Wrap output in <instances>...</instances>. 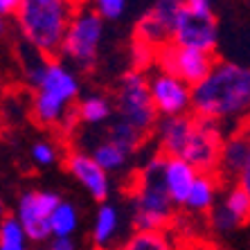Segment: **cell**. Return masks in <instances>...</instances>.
Segmentation results:
<instances>
[{
    "mask_svg": "<svg viewBox=\"0 0 250 250\" xmlns=\"http://www.w3.org/2000/svg\"><path fill=\"white\" fill-rule=\"evenodd\" d=\"M131 221L135 232H167L174 208L163 183V156L156 153L131 178Z\"/></svg>",
    "mask_w": 250,
    "mask_h": 250,
    "instance_id": "obj_2",
    "label": "cell"
},
{
    "mask_svg": "<svg viewBox=\"0 0 250 250\" xmlns=\"http://www.w3.org/2000/svg\"><path fill=\"white\" fill-rule=\"evenodd\" d=\"M149 93L158 117H181L192 113V88L165 70L158 68L149 77Z\"/></svg>",
    "mask_w": 250,
    "mask_h": 250,
    "instance_id": "obj_10",
    "label": "cell"
},
{
    "mask_svg": "<svg viewBox=\"0 0 250 250\" xmlns=\"http://www.w3.org/2000/svg\"><path fill=\"white\" fill-rule=\"evenodd\" d=\"M223 140H226V131L219 124L194 117V128L183 149L181 160L189 163L198 174H216Z\"/></svg>",
    "mask_w": 250,
    "mask_h": 250,
    "instance_id": "obj_8",
    "label": "cell"
},
{
    "mask_svg": "<svg viewBox=\"0 0 250 250\" xmlns=\"http://www.w3.org/2000/svg\"><path fill=\"white\" fill-rule=\"evenodd\" d=\"M104 135L111 140V142H115L120 149H124L128 156L138 153L140 149H142V145L146 142L145 133H140L138 128H133L131 124L122 122V120H117V117H113V122L106 126Z\"/></svg>",
    "mask_w": 250,
    "mask_h": 250,
    "instance_id": "obj_21",
    "label": "cell"
},
{
    "mask_svg": "<svg viewBox=\"0 0 250 250\" xmlns=\"http://www.w3.org/2000/svg\"><path fill=\"white\" fill-rule=\"evenodd\" d=\"M219 187H221V181L216 178V174H198L192 192L187 196L185 208L192 209V212H205L208 214L216 203Z\"/></svg>",
    "mask_w": 250,
    "mask_h": 250,
    "instance_id": "obj_18",
    "label": "cell"
},
{
    "mask_svg": "<svg viewBox=\"0 0 250 250\" xmlns=\"http://www.w3.org/2000/svg\"><path fill=\"white\" fill-rule=\"evenodd\" d=\"M181 2L178 0H160L146 9L133 29V43L149 47L151 52H160L171 45L176 16H178Z\"/></svg>",
    "mask_w": 250,
    "mask_h": 250,
    "instance_id": "obj_9",
    "label": "cell"
},
{
    "mask_svg": "<svg viewBox=\"0 0 250 250\" xmlns=\"http://www.w3.org/2000/svg\"><path fill=\"white\" fill-rule=\"evenodd\" d=\"M86 153L93 158L99 167L104 169L106 174L120 171V169H124V167H126V163L131 160V156H128L124 149H120L115 142H111L106 135L99 140V142H95L93 149H90V151H86Z\"/></svg>",
    "mask_w": 250,
    "mask_h": 250,
    "instance_id": "obj_19",
    "label": "cell"
},
{
    "mask_svg": "<svg viewBox=\"0 0 250 250\" xmlns=\"http://www.w3.org/2000/svg\"><path fill=\"white\" fill-rule=\"evenodd\" d=\"M117 250H178L169 232H133Z\"/></svg>",
    "mask_w": 250,
    "mask_h": 250,
    "instance_id": "obj_23",
    "label": "cell"
},
{
    "mask_svg": "<svg viewBox=\"0 0 250 250\" xmlns=\"http://www.w3.org/2000/svg\"><path fill=\"white\" fill-rule=\"evenodd\" d=\"M7 29H9V25H7V18L0 16V36H5V34H7Z\"/></svg>",
    "mask_w": 250,
    "mask_h": 250,
    "instance_id": "obj_32",
    "label": "cell"
},
{
    "mask_svg": "<svg viewBox=\"0 0 250 250\" xmlns=\"http://www.w3.org/2000/svg\"><path fill=\"white\" fill-rule=\"evenodd\" d=\"M47 250H77V246L72 239H52Z\"/></svg>",
    "mask_w": 250,
    "mask_h": 250,
    "instance_id": "obj_31",
    "label": "cell"
},
{
    "mask_svg": "<svg viewBox=\"0 0 250 250\" xmlns=\"http://www.w3.org/2000/svg\"><path fill=\"white\" fill-rule=\"evenodd\" d=\"M75 115L88 126H99L115 115V102L106 95H88L77 104Z\"/></svg>",
    "mask_w": 250,
    "mask_h": 250,
    "instance_id": "obj_17",
    "label": "cell"
},
{
    "mask_svg": "<svg viewBox=\"0 0 250 250\" xmlns=\"http://www.w3.org/2000/svg\"><path fill=\"white\" fill-rule=\"evenodd\" d=\"M18 7H21V0H0V16L2 18L16 16Z\"/></svg>",
    "mask_w": 250,
    "mask_h": 250,
    "instance_id": "obj_30",
    "label": "cell"
},
{
    "mask_svg": "<svg viewBox=\"0 0 250 250\" xmlns=\"http://www.w3.org/2000/svg\"><path fill=\"white\" fill-rule=\"evenodd\" d=\"M196 178H198V171L189 163H185L181 158L163 156V183L176 208H185L187 196L192 192Z\"/></svg>",
    "mask_w": 250,
    "mask_h": 250,
    "instance_id": "obj_16",
    "label": "cell"
},
{
    "mask_svg": "<svg viewBox=\"0 0 250 250\" xmlns=\"http://www.w3.org/2000/svg\"><path fill=\"white\" fill-rule=\"evenodd\" d=\"M77 226H79V216H77V209L72 203H61L57 205V209L50 216V234L52 239H72Z\"/></svg>",
    "mask_w": 250,
    "mask_h": 250,
    "instance_id": "obj_22",
    "label": "cell"
},
{
    "mask_svg": "<svg viewBox=\"0 0 250 250\" xmlns=\"http://www.w3.org/2000/svg\"><path fill=\"white\" fill-rule=\"evenodd\" d=\"M2 219H5V201L0 198V221H2Z\"/></svg>",
    "mask_w": 250,
    "mask_h": 250,
    "instance_id": "obj_33",
    "label": "cell"
},
{
    "mask_svg": "<svg viewBox=\"0 0 250 250\" xmlns=\"http://www.w3.org/2000/svg\"><path fill=\"white\" fill-rule=\"evenodd\" d=\"M102 39H104V21L97 16V12L90 5H75L59 54L77 68L90 70L97 61Z\"/></svg>",
    "mask_w": 250,
    "mask_h": 250,
    "instance_id": "obj_6",
    "label": "cell"
},
{
    "mask_svg": "<svg viewBox=\"0 0 250 250\" xmlns=\"http://www.w3.org/2000/svg\"><path fill=\"white\" fill-rule=\"evenodd\" d=\"M32 160L36 165H41V167H50V165H54L59 160L57 146L50 145V142H36L32 146Z\"/></svg>",
    "mask_w": 250,
    "mask_h": 250,
    "instance_id": "obj_28",
    "label": "cell"
},
{
    "mask_svg": "<svg viewBox=\"0 0 250 250\" xmlns=\"http://www.w3.org/2000/svg\"><path fill=\"white\" fill-rule=\"evenodd\" d=\"M248 153H250V126L237 128L232 133H228L226 140H223L216 178L221 183H228V185H234L246 160H248Z\"/></svg>",
    "mask_w": 250,
    "mask_h": 250,
    "instance_id": "obj_14",
    "label": "cell"
},
{
    "mask_svg": "<svg viewBox=\"0 0 250 250\" xmlns=\"http://www.w3.org/2000/svg\"><path fill=\"white\" fill-rule=\"evenodd\" d=\"M237 185L241 187L250 198V153H248V160H246L244 169H241V174H239V178H237Z\"/></svg>",
    "mask_w": 250,
    "mask_h": 250,
    "instance_id": "obj_29",
    "label": "cell"
},
{
    "mask_svg": "<svg viewBox=\"0 0 250 250\" xmlns=\"http://www.w3.org/2000/svg\"><path fill=\"white\" fill-rule=\"evenodd\" d=\"M93 9L97 12V16L102 21H117L126 12V2L124 0H99L93 5Z\"/></svg>",
    "mask_w": 250,
    "mask_h": 250,
    "instance_id": "obj_27",
    "label": "cell"
},
{
    "mask_svg": "<svg viewBox=\"0 0 250 250\" xmlns=\"http://www.w3.org/2000/svg\"><path fill=\"white\" fill-rule=\"evenodd\" d=\"M214 61H216V57H212V54L196 52V50H185V47H176V45H167L156 57V63L160 65V70L178 77L189 88L198 86L209 75Z\"/></svg>",
    "mask_w": 250,
    "mask_h": 250,
    "instance_id": "obj_12",
    "label": "cell"
},
{
    "mask_svg": "<svg viewBox=\"0 0 250 250\" xmlns=\"http://www.w3.org/2000/svg\"><path fill=\"white\" fill-rule=\"evenodd\" d=\"M75 5L65 0H21L16 25L32 50L45 59H57L63 45Z\"/></svg>",
    "mask_w": 250,
    "mask_h": 250,
    "instance_id": "obj_3",
    "label": "cell"
},
{
    "mask_svg": "<svg viewBox=\"0 0 250 250\" xmlns=\"http://www.w3.org/2000/svg\"><path fill=\"white\" fill-rule=\"evenodd\" d=\"M90 250H106V248H99V246H95V248H90Z\"/></svg>",
    "mask_w": 250,
    "mask_h": 250,
    "instance_id": "obj_35",
    "label": "cell"
},
{
    "mask_svg": "<svg viewBox=\"0 0 250 250\" xmlns=\"http://www.w3.org/2000/svg\"><path fill=\"white\" fill-rule=\"evenodd\" d=\"M59 203H61V198L54 192H25L16 208V221L25 230V237L32 241L52 239L50 216Z\"/></svg>",
    "mask_w": 250,
    "mask_h": 250,
    "instance_id": "obj_11",
    "label": "cell"
},
{
    "mask_svg": "<svg viewBox=\"0 0 250 250\" xmlns=\"http://www.w3.org/2000/svg\"><path fill=\"white\" fill-rule=\"evenodd\" d=\"M221 203L226 205L228 212H232L239 221H241V226L250 223V198L237 183H234V185H228L226 194H223V198H221Z\"/></svg>",
    "mask_w": 250,
    "mask_h": 250,
    "instance_id": "obj_24",
    "label": "cell"
},
{
    "mask_svg": "<svg viewBox=\"0 0 250 250\" xmlns=\"http://www.w3.org/2000/svg\"><path fill=\"white\" fill-rule=\"evenodd\" d=\"M194 128V115H181V117H160L153 128L158 142L160 156L167 158H181L185 149L189 133Z\"/></svg>",
    "mask_w": 250,
    "mask_h": 250,
    "instance_id": "obj_15",
    "label": "cell"
},
{
    "mask_svg": "<svg viewBox=\"0 0 250 250\" xmlns=\"http://www.w3.org/2000/svg\"><path fill=\"white\" fill-rule=\"evenodd\" d=\"M120 230V212L113 203H102L95 214V226H93V241L95 246L104 248L113 241V237Z\"/></svg>",
    "mask_w": 250,
    "mask_h": 250,
    "instance_id": "obj_20",
    "label": "cell"
},
{
    "mask_svg": "<svg viewBox=\"0 0 250 250\" xmlns=\"http://www.w3.org/2000/svg\"><path fill=\"white\" fill-rule=\"evenodd\" d=\"M32 111L36 122L43 126H65L70 120H75V111H70V104L79 95V82L77 75L63 61L50 59L45 65L39 86L34 88Z\"/></svg>",
    "mask_w": 250,
    "mask_h": 250,
    "instance_id": "obj_4",
    "label": "cell"
},
{
    "mask_svg": "<svg viewBox=\"0 0 250 250\" xmlns=\"http://www.w3.org/2000/svg\"><path fill=\"white\" fill-rule=\"evenodd\" d=\"M203 250H228V248H219V246H208V248H203Z\"/></svg>",
    "mask_w": 250,
    "mask_h": 250,
    "instance_id": "obj_34",
    "label": "cell"
},
{
    "mask_svg": "<svg viewBox=\"0 0 250 250\" xmlns=\"http://www.w3.org/2000/svg\"><path fill=\"white\" fill-rule=\"evenodd\" d=\"M27 237L16 216H5L0 221V250H25Z\"/></svg>",
    "mask_w": 250,
    "mask_h": 250,
    "instance_id": "obj_25",
    "label": "cell"
},
{
    "mask_svg": "<svg viewBox=\"0 0 250 250\" xmlns=\"http://www.w3.org/2000/svg\"><path fill=\"white\" fill-rule=\"evenodd\" d=\"M65 169L75 176L77 181L83 185L90 196L99 203H106L108 201V194H111V178L104 169L95 163L93 158L88 156L82 149H72V151L65 153Z\"/></svg>",
    "mask_w": 250,
    "mask_h": 250,
    "instance_id": "obj_13",
    "label": "cell"
},
{
    "mask_svg": "<svg viewBox=\"0 0 250 250\" xmlns=\"http://www.w3.org/2000/svg\"><path fill=\"white\" fill-rule=\"evenodd\" d=\"M117 120L131 124L140 133H153L158 124V113L153 108L149 93V77L145 70H128L122 75L115 93V115Z\"/></svg>",
    "mask_w": 250,
    "mask_h": 250,
    "instance_id": "obj_7",
    "label": "cell"
},
{
    "mask_svg": "<svg viewBox=\"0 0 250 250\" xmlns=\"http://www.w3.org/2000/svg\"><path fill=\"white\" fill-rule=\"evenodd\" d=\"M171 45L214 57L219 45V18L208 0H183L176 16Z\"/></svg>",
    "mask_w": 250,
    "mask_h": 250,
    "instance_id": "obj_5",
    "label": "cell"
},
{
    "mask_svg": "<svg viewBox=\"0 0 250 250\" xmlns=\"http://www.w3.org/2000/svg\"><path fill=\"white\" fill-rule=\"evenodd\" d=\"M208 223L219 234H228V232H232V230H237V228H241V221H239L232 212H228L221 201H216L214 208L208 212Z\"/></svg>",
    "mask_w": 250,
    "mask_h": 250,
    "instance_id": "obj_26",
    "label": "cell"
},
{
    "mask_svg": "<svg viewBox=\"0 0 250 250\" xmlns=\"http://www.w3.org/2000/svg\"><path fill=\"white\" fill-rule=\"evenodd\" d=\"M192 115L228 133L250 126V65L214 61L209 75L192 88Z\"/></svg>",
    "mask_w": 250,
    "mask_h": 250,
    "instance_id": "obj_1",
    "label": "cell"
}]
</instances>
